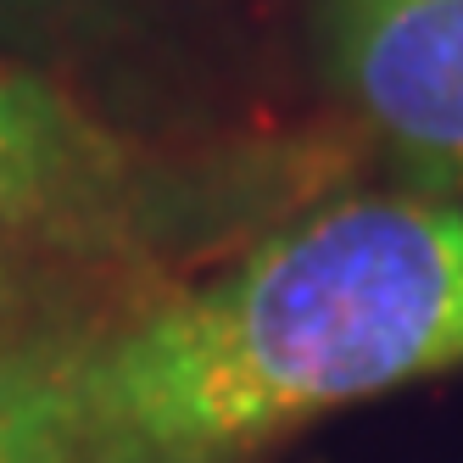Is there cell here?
Masks as SVG:
<instances>
[{"mask_svg":"<svg viewBox=\"0 0 463 463\" xmlns=\"http://www.w3.org/2000/svg\"><path fill=\"white\" fill-rule=\"evenodd\" d=\"M84 463H235L463 369V202L363 195L56 357Z\"/></svg>","mask_w":463,"mask_h":463,"instance_id":"1","label":"cell"},{"mask_svg":"<svg viewBox=\"0 0 463 463\" xmlns=\"http://www.w3.org/2000/svg\"><path fill=\"white\" fill-rule=\"evenodd\" d=\"M341 101L424 190H463V0H313Z\"/></svg>","mask_w":463,"mask_h":463,"instance_id":"2","label":"cell"},{"mask_svg":"<svg viewBox=\"0 0 463 463\" xmlns=\"http://www.w3.org/2000/svg\"><path fill=\"white\" fill-rule=\"evenodd\" d=\"M123 190V162L56 84L0 61V229L95 218Z\"/></svg>","mask_w":463,"mask_h":463,"instance_id":"3","label":"cell"},{"mask_svg":"<svg viewBox=\"0 0 463 463\" xmlns=\"http://www.w3.org/2000/svg\"><path fill=\"white\" fill-rule=\"evenodd\" d=\"M0 463H84L56 357L0 346Z\"/></svg>","mask_w":463,"mask_h":463,"instance_id":"4","label":"cell"},{"mask_svg":"<svg viewBox=\"0 0 463 463\" xmlns=\"http://www.w3.org/2000/svg\"><path fill=\"white\" fill-rule=\"evenodd\" d=\"M0 6H40V0H0Z\"/></svg>","mask_w":463,"mask_h":463,"instance_id":"5","label":"cell"},{"mask_svg":"<svg viewBox=\"0 0 463 463\" xmlns=\"http://www.w3.org/2000/svg\"><path fill=\"white\" fill-rule=\"evenodd\" d=\"M0 269H6V229H0Z\"/></svg>","mask_w":463,"mask_h":463,"instance_id":"6","label":"cell"}]
</instances>
